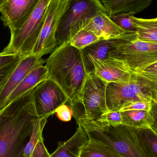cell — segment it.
Here are the masks:
<instances>
[{
    "mask_svg": "<svg viewBox=\"0 0 157 157\" xmlns=\"http://www.w3.org/2000/svg\"><path fill=\"white\" fill-rule=\"evenodd\" d=\"M93 121L103 126L115 127L122 125V119L120 111H109Z\"/></svg>",
    "mask_w": 157,
    "mask_h": 157,
    "instance_id": "cell-27",
    "label": "cell"
},
{
    "mask_svg": "<svg viewBox=\"0 0 157 157\" xmlns=\"http://www.w3.org/2000/svg\"><path fill=\"white\" fill-rule=\"evenodd\" d=\"M157 156V136L149 129H139Z\"/></svg>",
    "mask_w": 157,
    "mask_h": 157,
    "instance_id": "cell-30",
    "label": "cell"
},
{
    "mask_svg": "<svg viewBox=\"0 0 157 157\" xmlns=\"http://www.w3.org/2000/svg\"><path fill=\"white\" fill-rule=\"evenodd\" d=\"M102 13L98 0H69L57 29L58 46L69 43L89 19Z\"/></svg>",
    "mask_w": 157,
    "mask_h": 157,
    "instance_id": "cell-7",
    "label": "cell"
},
{
    "mask_svg": "<svg viewBox=\"0 0 157 157\" xmlns=\"http://www.w3.org/2000/svg\"><path fill=\"white\" fill-rule=\"evenodd\" d=\"M132 21L137 39L157 44V17L153 18L133 16Z\"/></svg>",
    "mask_w": 157,
    "mask_h": 157,
    "instance_id": "cell-19",
    "label": "cell"
},
{
    "mask_svg": "<svg viewBox=\"0 0 157 157\" xmlns=\"http://www.w3.org/2000/svg\"><path fill=\"white\" fill-rule=\"evenodd\" d=\"M123 35L109 39L100 40L81 51L84 65L89 74L94 73L93 61L108 58L110 53L121 42Z\"/></svg>",
    "mask_w": 157,
    "mask_h": 157,
    "instance_id": "cell-14",
    "label": "cell"
},
{
    "mask_svg": "<svg viewBox=\"0 0 157 157\" xmlns=\"http://www.w3.org/2000/svg\"><path fill=\"white\" fill-rule=\"evenodd\" d=\"M133 13L119 14L110 18L117 26L124 30L126 33H135L136 29L132 21Z\"/></svg>",
    "mask_w": 157,
    "mask_h": 157,
    "instance_id": "cell-26",
    "label": "cell"
},
{
    "mask_svg": "<svg viewBox=\"0 0 157 157\" xmlns=\"http://www.w3.org/2000/svg\"><path fill=\"white\" fill-rule=\"evenodd\" d=\"M133 74L145 82L157 96V62Z\"/></svg>",
    "mask_w": 157,
    "mask_h": 157,
    "instance_id": "cell-25",
    "label": "cell"
},
{
    "mask_svg": "<svg viewBox=\"0 0 157 157\" xmlns=\"http://www.w3.org/2000/svg\"><path fill=\"white\" fill-rule=\"evenodd\" d=\"M34 88L0 111V157H24L34 121L38 119Z\"/></svg>",
    "mask_w": 157,
    "mask_h": 157,
    "instance_id": "cell-1",
    "label": "cell"
},
{
    "mask_svg": "<svg viewBox=\"0 0 157 157\" xmlns=\"http://www.w3.org/2000/svg\"><path fill=\"white\" fill-rule=\"evenodd\" d=\"M83 29L92 32L101 40L113 38L126 33L103 13L89 19Z\"/></svg>",
    "mask_w": 157,
    "mask_h": 157,
    "instance_id": "cell-16",
    "label": "cell"
},
{
    "mask_svg": "<svg viewBox=\"0 0 157 157\" xmlns=\"http://www.w3.org/2000/svg\"><path fill=\"white\" fill-rule=\"evenodd\" d=\"M39 0H0L1 19L11 34L20 29L36 8Z\"/></svg>",
    "mask_w": 157,
    "mask_h": 157,
    "instance_id": "cell-11",
    "label": "cell"
},
{
    "mask_svg": "<svg viewBox=\"0 0 157 157\" xmlns=\"http://www.w3.org/2000/svg\"><path fill=\"white\" fill-rule=\"evenodd\" d=\"M48 79L56 83L72 105L78 100L88 73L82 52L67 43L58 46L45 61Z\"/></svg>",
    "mask_w": 157,
    "mask_h": 157,
    "instance_id": "cell-2",
    "label": "cell"
},
{
    "mask_svg": "<svg viewBox=\"0 0 157 157\" xmlns=\"http://www.w3.org/2000/svg\"><path fill=\"white\" fill-rule=\"evenodd\" d=\"M78 125L76 132L70 139L58 143V148L50 157H79L88 137L84 128L79 124Z\"/></svg>",
    "mask_w": 157,
    "mask_h": 157,
    "instance_id": "cell-17",
    "label": "cell"
},
{
    "mask_svg": "<svg viewBox=\"0 0 157 157\" xmlns=\"http://www.w3.org/2000/svg\"><path fill=\"white\" fill-rule=\"evenodd\" d=\"M49 2L50 0H39L22 27L11 34L8 45L1 53L5 55L18 54L22 58L33 53L42 30Z\"/></svg>",
    "mask_w": 157,
    "mask_h": 157,
    "instance_id": "cell-5",
    "label": "cell"
},
{
    "mask_svg": "<svg viewBox=\"0 0 157 157\" xmlns=\"http://www.w3.org/2000/svg\"><path fill=\"white\" fill-rule=\"evenodd\" d=\"M79 157H124L101 142L89 139L82 147Z\"/></svg>",
    "mask_w": 157,
    "mask_h": 157,
    "instance_id": "cell-21",
    "label": "cell"
},
{
    "mask_svg": "<svg viewBox=\"0 0 157 157\" xmlns=\"http://www.w3.org/2000/svg\"><path fill=\"white\" fill-rule=\"evenodd\" d=\"M109 57L122 63L133 73L157 62V44L137 39L136 32L125 33Z\"/></svg>",
    "mask_w": 157,
    "mask_h": 157,
    "instance_id": "cell-6",
    "label": "cell"
},
{
    "mask_svg": "<svg viewBox=\"0 0 157 157\" xmlns=\"http://www.w3.org/2000/svg\"><path fill=\"white\" fill-rule=\"evenodd\" d=\"M69 0H50L45 21L32 54L39 58L52 53L58 47L56 33L60 19Z\"/></svg>",
    "mask_w": 157,
    "mask_h": 157,
    "instance_id": "cell-9",
    "label": "cell"
},
{
    "mask_svg": "<svg viewBox=\"0 0 157 157\" xmlns=\"http://www.w3.org/2000/svg\"><path fill=\"white\" fill-rule=\"evenodd\" d=\"M157 97L152 89L133 74L132 80L128 84L109 83L106 88V104L109 112L119 111L127 102H153Z\"/></svg>",
    "mask_w": 157,
    "mask_h": 157,
    "instance_id": "cell-8",
    "label": "cell"
},
{
    "mask_svg": "<svg viewBox=\"0 0 157 157\" xmlns=\"http://www.w3.org/2000/svg\"><path fill=\"white\" fill-rule=\"evenodd\" d=\"M22 58L18 54L5 55L0 53V90Z\"/></svg>",
    "mask_w": 157,
    "mask_h": 157,
    "instance_id": "cell-22",
    "label": "cell"
},
{
    "mask_svg": "<svg viewBox=\"0 0 157 157\" xmlns=\"http://www.w3.org/2000/svg\"><path fill=\"white\" fill-rule=\"evenodd\" d=\"M92 65L94 73L107 84H128L132 78L133 73L124 64L113 58L96 60Z\"/></svg>",
    "mask_w": 157,
    "mask_h": 157,
    "instance_id": "cell-13",
    "label": "cell"
},
{
    "mask_svg": "<svg viewBox=\"0 0 157 157\" xmlns=\"http://www.w3.org/2000/svg\"><path fill=\"white\" fill-rule=\"evenodd\" d=\"M150 112L152 115V123L149 129L152 130L157 136V97L152 102Z\"/></svg>",
    "mask_w": 157,
    "mask_h": 157,
    "instance_id": "cell-31",
    "label": "cell"
},
{
    "mask_svg": "<svg viewBox=\"0 0 157 157\" xmlns=\"http://www.w3.org/2000/svg\"><path fill=\"white\" fill-rule=\"evenodd\" d=\"M45 64V61L42 58H39L33 54L22 58L0 90V111L4 108L9 96L26 76L35 68Z\"/></svg>",
    "mask_w": 157,
    "mask_h": 157,
    "instance_id": "cell-12",
    "label": "cell"
},
{
    "mask_svg": "<svg viewBox=\"0 0 157 157\" xmlns=\"http://www.w3.org/2000/svg\"><path fill=\"white\" fill-rule=\"evenodd\" d=\"M152 102L142 101H129L124 103L119 111L124 112L129 110L151 111Z\"/></svg>",
    "mask_w": 157,
    "mask_h": 157,
    "instance_id": "cell-28",
    "label": "cell"
},
{
    "mask_svg": "<svg viewBox=\"0 0 157 157\" xmlns=\"http://www.w3.org/2000/svg\"><path fill=\"white\" fill-rule=\"evenodd\" d=\"M34 102L39 119L50 116L56 109L68 102V99L61 88L52 80L48 79L34 88Z\"/></svg>",
    "mask_w": 157,
    "mask_h": 157,
    "instance_id": "cell-10",
    "label": "cell"
},
{
    "mask_svg": "<svg viewBox=\"0 0 157 157\" xmlns=\"http://www.w3.org/2000/svg\"><path fill=\"white\" fill-rule=\"evenodd\" d=\"M102 12L109 17L116 15L141 13L151 5L152 0H98Z\"/></svg>",
    "mask_w": 157,
    "mask_h": 157,
    "instance_id": "cell-15",
    "label": "cell"
},
{
    "mask_svg": "<svg viewBox=\"0 0 157 157\" xmlns=\"http://www.w3.org/2000/svg\"><path fill=\"white\" fill-rule=\"evenodd\" d=\"M120 112L122 119V125L135 129H150L152 123L150 111L129 110Z\"/></svg>",
    "mask_w": 157,
    "mask_h": 157,
    "instance_id": "cell-20",
    "label": "cell"
},
{
    "mask_svg": "<svg viewBox=\"0 0 157 157\" xmlns=\"http://www.w3.org/2000/svg\"><path fill=\"white\" fill-rule=\"evenodd\" d=\"M48 119L47 117H44L41 119L38 118L34 120L33 131L29 142L25 148L24 157H31L33 150L38 142L43 139L42 132Z\"/></svg>",
    "mask_w": 157,
    "mask_h": 157,
    "instance_id": "cell-23",
    "label": "cell"
},
{
    "mask_svg": "<svg viewBox=\"0 0 157 157\" xmlns=\"http://www.w3.org/2000/svg\"><path fill=\"white\" fill-rule=\"evenodd\" d=\"M48 79V74L45 65L35 68L26 76L12 92L6 102L4 108L12 101L28 91L35 88L38 84Z\"/></svg>",
    "mask_w": 157,
    "mask_h": 157,
    "instance_id": "cell-18",
    "label": "cell"
},
{
    "mask_svg": "<svg viewBox=\"0 0 157 157\" xmlns=\"http://www.w3.org/2000/svg\"><path fill=\"white\" fill-rule=\"evenodd\" d=\"M89 139L101 142L124 157H157L139 129L124 125L103 126L94 121L79 124Z\"/></svg>",
    "mask_w": 157,
    "mask_h": 157,
    "instance_id": "cell-3",
    "label": "cell"
},
{
    "mask_svg": "<svg viewBox=\"0 0 157 157\" xmlns=\"http://www.w3.org/2000/svg\"><path fill=\"white\" fill-rule=\"evenodd\" d=\"M66 104L60 106L55 111L58 118L63 122L70 121L73 116L71 108L69 105H66Z\"/></svg>",
    "mask_w": 157,
    "mask_h": 157,
    "instance_id": "cell-29",
    "label": "cell"
},
{
    "mask_svg": "<svg viewBox=\"0 0 157 157\" xmlns=\"http://www.w3.org/2000/svg\"><path fill=\"white\" fill-rule=\"evenodd\" d=\"M100 40L92 32L83 29L73 37L69 43L73 47L82 51Z\"/></svg>",
    "mask_w": 157,
    "mask_h": 157,
    "instance_id": "cell-24",
    "label": "cell"
},
{
    "mask_svg": "<svg viewBox=\"0 0 157 157\" xmlns=\"http://www.w3.org/2000/svg\"><path fill=\"white\" fill-rule=\"evenodd\" d=\"M107 84L94 73L87 75L78 100L69 105L77 124L95 120L109 112L106 100Z\"/></svg>",
    "mask_w": 157,
    "mask_h": 157,
    "instance_id": "cell-4",
    "label": "cell"
}]
</instances>
